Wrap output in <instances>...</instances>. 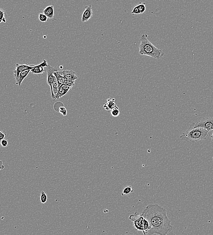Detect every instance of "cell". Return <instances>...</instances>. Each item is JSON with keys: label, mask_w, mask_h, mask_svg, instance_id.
Masks as SVG:
<instances>
[{"label": "cell", "mask_w": 213, "mask_h": 235, "mask_svg": "<svg viewBox=\"0 0 213 235\" xmlns=\"http://www.w3.org/2000/svg\"><path fill=\"white\" fill-rule=\"evenodd\" d=\"M63 76L67 81H75L78 79L75 72L72 70H64L61 72Z\"/></svg>", "instance_id": "30bf717a"}, {"label": "cell", "mask_w": 213, "mask_h": 235, "mask_svg": "<svg viewBox=\"0 0 213 235\" xmlns=\"http://www.w3.org/2000/svg\"><path fill=\"white\" fill-rule=\"evenodd\" d=\"M120 112L119 108L116 105L112 110H111V114L112 116L114 117H117L119 116L120 115Z\"/></svg>", "instance_id": "e0dca14e"}, {"label": "cell", "mask_w": 213, "mask_h": 235, "mask_svg": "<svg viewBox=\"0 0 213 235\" xmlns=\"http://www.w3.org/2000/svg\"><path fill=\"white\" fill-rule=\"evenodd\" d=\"M131 13L132 15L141 14L140 11L139 10L138 6H136V7H134V8H133L132 11Z\"/></svg>", "instance_id": "d4e9b609"}, {"label": "cell", "mask_w": 213, "mask_h": 235, "mask_svg": "<svg viewBox=\"0 0 213 235\" xmlns=\"http://www.w3.org/2000/svg\"><path fill=\"white\" fill-rule=\"evenodd\" d=\"M133 192V189H132V186L131 185L127 186V187H125L123 190V193H122V196H124V195L131 194Z\"/></svg>", "instance_id": "ac0fdd59"}, {"label": "cell", "mask_w": 213, "mask_h": 235, "mask_svg": "<svg viewBox=\"0 0 213 235\" xmlns=\"http://www.w3.org/2000/svg\"><path fill=\"white\" fill-rule=\"evenodd\" d=\"M92 16V7L91 5L85 7V10L84 12L82 17V22L88 21Z\"/></svg>", "instance_id": "9c48e42d"}, {"label": "cell", "mask_w": 213, "mask_h": 235, "mask_svg": "<svg viewBox=\"0 0 213 235\" xmlns=\"http://www.w3.org/2000/svg\"><path fill=\"white\" fill-rule=\"evenodd\" d=\"M1 170V169H0V170Z\"/></svg>", "instance_id": "4dcf8cb0"}, {"label": "cell", "mask_w": 213, "mask_h": 235, "mask_svg": "<svg viewBox=\"0 0 213 235\" xmlns=\"http://www.w3.org/2000/svg\"><path fill=\"white\" fill-rule=\"evenodd\" d=\"M141 215L149 223L150 229L146 235H166L173 228L166 209L158 204H149Z\"/></svg>", "instance_id": "6da1fadb"}, {"label": "cell", "mask_w": 213, "mask_h": 235, "mask_svg": "<svg viewBox=\"0 0 213 235\" xmlns=\"http://www.w3.org/2000/svg\"><path fill=\"white\" fill-rule=\"evenodd\" d=\"M138 6L140 11L141 14H143L145 12L146 10V3H139Z\"/></svg>", "instance_id": "ffe728a7"}, {"label": "cell", "mask_w": 213, "mask_h": 235, "mask_svg": "<svg viewBox=\"0 0 213 235\" xmlns=\"http://www.w3.org/2000/svg\"><path fill=\"white\" fill-rule=\"evenodd\" d=\"M61 87L62 88L64 89L65 90H70L71 89L70 87H68L66 84H65V83H63V84H62V85H61Z\"/></svg>", "instance_id": "4316f807"}, {"label": "cell", "mask_w": 213, "mask_h": 235, "mask_svg": "<svg viewBox=\"0 0 213 235\" xmlns=\"http://www.w3.org/2000/svg\"><path fill=\"white\" fill-rule=\"evenodd\" d=\"M1 144L3 147H6L8 145V141L6 139H3L1 141Z\"/></svg>", "instance_id": "484cf974"}, {"label": "cell", "mask_w": 213, "mask_h": 235, "mask_svg": "<svg viewBox=\"0 0 213 235\" xmlns=\"http://www.w3.org/2000/svg\"><path fill=\"white\" fill-rule=\"evenodd\" d=\"M62 74H61V72H59L58 70L56 71V72L54 73V75H55L56 79H57V81L59 87L61 86V85L64 83V82L66 81L65 78L64 77L63 75Z\"/></svg>", "instance_id": "5bb4252c"}, {"label": "cell", "mask_w": 213, "mask_h": 235, "mask_svg": "<svg viewBox=\"0 0 213 235\" xmlns=\"http://www.w3.org/2000/svg\"><path fill=\"white\" fill-rule=\"evenodd\" d=\"M30 72V70H27L20 73L19 77H18V80L16 82V85L21 86L22 83L23 81L27 77L28 75L29 74Z\"/></svg>", "instance_id": "4fadbf2b"}, {"label": "cell", "mask_w": 213, "mask_h": 235, "mask_svg": "<svg viewBox=\"0 0 213 235\" xmlns=\"http://www.w3.org/2000/svg\"><path fill=\"white\" fill-rule=\"evenodd\" d=\"M115 99L109 98L107 100V102L104 104V108L105 110L109 111L112 110L114 107L116 106V104L115 102Z\"/></svg>", "instance_id": "8fae6325"}, {"label": "cell", "mask_w": 213, "mask_h": 235, "mask_svg": "<svg viewBox=\"0 0 213 235\" xmlns=\"http://www.w3.org/2000/svg\"><path fill=\"white\" fill-rule=\"evenodd\" d=\"M43 13L49 19H53L54 16V6H50L46 7L45 9L44 10Z\"/></svg>", "instance_id": "7c38bea8"}, {"label": "cell", "mask_w": 213, "mask_h": 235, "mask_svg": "<svg viewBox=\"0 0 213 235\" xmlns=\"http://www.w3.org/2000/svg\"><path fill=\"white\" fill-rule=\"evenodd\" d=\"M47 196L46 193L44 191H42L41 193V201L42 203H45L47 202Z\"/></svg>", "instance_id": "d6986e66"}, {"label": "cell", "mask_w": 213, "mask_h": 235, "mask_svg": "<svg viewBox=\"0 0 213 235\" xmlns=\"http://www.w3.org/2000/svg\"><path fill=\"white\" fill-rule=\"evenodd\" d=\"M211 140H212V142H213V133H212V135H211Z\"/></svg>", "instance_id": "f546056e"}, {"label": "cell", "mask_w": 213, "mask_h": 235, "mask_svg": "<svg viewBox=\"0 0 213 235\" xmlns=\"http://www.w3.org/2000/svg\"><path fill=\"white\" fill-rule=\"evenodd\" d=\"M194 127H200L204 128L208 131L213 130V117H206L197 122L191 124Z\"/></svg>", "instance_id": "277c9868"}, {"label": "cell", "mask_w": 213, "mask_h": 235, "mask_svg": "<svg viewBox=\"0 0 213 235\" xmlns=\"http://www.w3.org/2000/svg\"><path fill=\"white\" fill-rule=\"evenodd\" d=\"M58 70L55 68L54 67L48 65L46 67V71H47V84L49 85L51 90V98L53 97V92H52V84L54 82L55 78L54 73L56 71H57Z\"/></svg>", "instance_id": "8992f818"}, {"label": "cell", "mask_w": 213, "mask_h": 235, "mask_svg": "<svg viewBox=\"0 0 213 235\" xmlns=\"http://www.w3.org/2000/svg\"><path fill=\"white\" fill-rule=\"evenodd\" d=\"M129 219L134 223V227L136 229L143 232L144 218L141 215L138 214V213L135 212L134 214L130 215Z\"/></svg>", "instance_id": "5b68a950"}, {"label": "cell", "mask_w": 213, "mask_h": 235, "mask_svg": "<svg viewBox=\"0 0 213 235\" xmlns=\"http://www.w3.org/2000/svg\"><path fill=\"white\" fill-rule=\"evenodd\" d=\"M65 84L67 85L68 87L72 88L73 87L75 86V81H67L66 80L64 82Z\"/></svg>", "instance_id": "603a6c76"}, {"label": "cell", "mask_w": 213, "mask_h": 235, "mask_svg": "<svg viewBox=\"0 0 213 235\" xmlns=\"http://www.w3.org/2000/svg\"><path fill=\"white\" fill-rule=\"evenodd\" d=\"M58 88H59V86H58V83L57 79H56L55 77V79H54V82H53V84H52V92H53V97H52V99L53 100H56L55 97L57 94L58 91Z\"/></svg>", "instance_id": "9a60e30c"}, {"label": "cell", "mask_w": 213, "mask_h": 235, "mask_svg": "<svg viewBox=\"0 0 213 235\" xmlns=\"http://www.w3.org/2000/svg\"><path fill=\"white\" fill-rule=\"evenodd\" d=\"M147 36L146 34L141 35L139 54L141 55L147 56L159 59L164 56V53L150 42L147 39Z\"/></svg>", "instance_id": "7a4b0ae2"}, {"label": "cell", "mask_w": 213, "mask_h": 235, "mask_svg": "<svg viewBox=\"0 0 213 235\" xmlns=\"http://www.w3.org/2000/svg\"><path fill=\"white\" fill-rule=\"evenodd\" d=\"M48 17L44 13H40L39 15V19L41 22H46L48 21Z\"/></svg>", "instance_id": "7402d4cb"}, {"label": "cell", "mask_w": 213, "mask_h": 235, "mask_svg": "<svg viewBox=\"0 0 213 235\" xmlns=\"http://www.w3.org/2000/svg\"><path fill=\"white\" fill-rule=\"evenodd\" d=\"M35 66V65L30 66V65H27V64H19L17 63L16 65V68L13 71L14 75L16 82L18 80L20 73L23 72V71H25V70H31Z\"/></svg>", "instance_id": "52a82bcc"}, {"label": "cell", "mask_w": 213, "mask_h": 235, "mask_svg": "<svg viewBox=\"0 0 213 235\" xmlns=\"http://www.w3.org/2000/svg\"><path fill=\"white\" fill-rule=\"evenodd\" d=\"M208 133L209 131L204 128L194 127L190 125L186 131L180 136V139L187 142H197L206 139Z\"/></svg>", "instance_id": "3957f363"}, {"label": "cell", "mask_w": 213, "mask_h": 235, "mask_svg": "<svg viewBox=\"0 0 213 235\" xmlns=\"http://www.w3.org/2000/svg\"><path fill=\"white\" fill-rule=\"evenodd\" d=\"M59 112H60V113H61V114L63 115L64 116L67 115V110H66V109L65 108L64 106L61 107L60 108Z\"/></svg>", "instance_id": "cb8c5ba5"}, {"label": "cell", "mask_w": 213, "mask_h": 235, "mask_svg": "<svg viewBox=\"0 0 213 235\" xmlns=\"http://www.w3.org/2000/svg\"><path fill=\"white\" fill-rule=\"evenodd\" d=\"M69 92L68 90H65L63 88L60 86L58 88V91L57 94L56 95L55 99H59L60 98H61L63 96H64Z\"/></svg>", "instance_id": "2e32d148"}, {"label": "cell", "mask_w": 213, "mask_h": 235, "mask_svg": "<svg viewBox=\"0 0 213 235\" xmlns=\"http://www.w3.org/2000/svg\"><path fill=\"white\" fill-rule=\"evenodd\" d=\"M5 167H4V164H3V162L1 160H0V169L1 170L4 169Z\"/></svg>", "instance_id": "f1b7e54d"}, {"label": "cell", "mask_w": 213, "mask_h": 235, "mask_svg": "<svg viewBox=\"0 0 213 235\" xmlns=\"http://www.w3.org/2000/svg\"><path fill=\"white\" fill-rule=\"evenodd\" d=\"M6 23V20L5 18V13L4 10L0 9V23Z\"/></svg>", "instance_id": "44dd1931"}, {"label": "cell", "mask_w": 213, "mask_h": 235, "mask_svg": "<svg viewBox=\"0 0 213 235\" xmlns=\"http://www.w3.org/2000/svg\"><path fill=\"white\" fill-rule=\"evenodd\" d=\"M6 134H4L3 132H1V131H0V141H1V140L4 139L5 137H6Z\"/></svg>", "instance_id": "83f0119b"}, {"label": "cell", "mask_w": 213, "mask_h": 235, "mask_svg": "<svg viewBox=\"0 0 213 235\" xmlns=\"http://www.w3.org/2000/svg\"><path fill=\"white\" fill-rule=\"evenodd\" d=\"M48 65L47 64V61L44 59L41 64L38 65H35L34 68L30 70V72L35 74H42L44 73V68L47 67Z\"/></svg>", "instance_id": "ba28073f"}]
</instances>
